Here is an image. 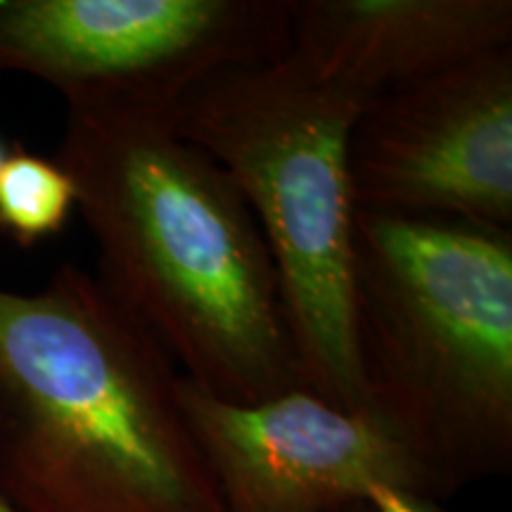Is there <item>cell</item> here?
I'll use <instances>...</instances> for the list:
<instances>
[{
	"label": "cell",
	"instance_id": "277c9868",
	"mask_svg": "<svg viewBox=\"0 0 512 512\" xmlns=\"http://www.w3.org/2000/svg\"><path fill=\"white\" fill-rule=\"evenodd\" d=\"M366 102L285 57L221 69L166 112L245 197L271 254L304 387L366 411L354 342L349 140Z\"/></svg>",
	"mask_w": 512,
	"mask_h": 512
},
{
	"label": "cell",
	"instance_id": "8fae6325",
	"mask_svg": "<svg viewBox=\"0 0 512 512\" xmlns=\"http://www.w3.org/2000/svg\"><path fill=\"white\" fill-rule=\"evenodd\" d=\"M10 147H12V145L8 143V140L0 136V169H3L5 159H8V155H10Z\"/></svg>",
	"mask_w": 512,
	"mask_h": 512
},
{
	"label": "cell",
	"instance_id": "8992f818",
	"mask_svg": "<svg viewBox=\"0 0 512 512\" xmlns=\"http://www.w3.org/2000/svg\"><path fill=\"white\" fill-rule=\"evenodd\" d=\"M356 211L512 226V48L382 95L351 128Z\"/></svg>",
	"mask_w": 512,
	"mask_h": 512
},
{
	"label": "cell",
	"instance_id": "7c38bea8",
	"mask_svg": "<svg viewBox=\"0 0 512 512\" xmlns=\"http://www.w3.org/2000/svg\"><path fill=\"white\" fill-rule=\"evenodd\" d=\"M339 512H373L368 508V503L363 501V503H354V505H349V508H344V510H339Z\"/></svg>",
	"mask_w": 512,
	"mask_h": 512
},
{
	"label": "cell",
	"instance_id": "4fadbf2b",
	"mask_svg": "<svg viewBox=\"0 0 512 512\" xmlns=\"http://www.w3.org/2000/svg\"><path fill=\"white\" fill-rule=\"evenodd\" d=\"M0 512H19V510L8 501V498L0 494Z\"/></svg>",
	"mask_w": 512,
	"mask_h": 512
},
{
	"label": "cell",
	"instance_id": "6da1fadb",
	"mask_svg": "<svg viewBox=\"0 0 512 512\" xmlns=\"http://www.w3.org/2000/svg\"><path fill=\"white\" fill-rule=\"evenodd\" d=\"M55 162L98 247L95 278L185 380L233 403L304 387L245 197L166 114L67 107Z\"/></svg>",
	"mask_w": 512,
	"mask_h": 512
},
{
	"label": "cell",
	"instance_id": "3957f363",
	"mask_svg": "<svg viewBox=\"0 0 512 512\" xmlns=\"http://www.w3.org/2000/svg\"><path fill=\"white\" fill-rule=\"evenodd\" d=\"M354 342L366 411L437 498L512 470V230L354 216Z\"/></svg>",
	"mask_w": 512,
	"mask_h": 512
},
{
	"label": "cell",
	"instance_id": "52a82bcc",
	"mask_svg": "<svg viewBox=\"0 0 512 512\" xmlns=\"http://www.w3.org/2000/svg\"><path fill=\"white\" fill-rule=\"evenodd\" d=\"M192 439L228 512H339L373 486L439 501L406 444L370 411L297 387L261 403L216 399L181 375Z\"/></svg>",
	"mask_w": 512,
	"mask_h": 512
},
{
	"label": "cell",
	"instance_id": "ba28073f",
	"mask_svg": "<svg viewBox=\"0 0 512 512\" xmlns=\"http://www.w3.org/2000/svg\"><path fill=\"white\" fill-rule=\"evenodd\" d=\"M498 48H512L510 0H292L283 57L368 105Z\"/></svg>",
	"mask_w": 512,
	"mask_h": 512
},
{
	"label": "cell",
	"instance_id": "30bf717a",
	"mask_svg": "<svg viewBox=\"0 0 512 512\" xmlns=\"http://www.w3.org/2000/svg\"><path fill=\"white\" fill-rule=\"evenodd\" d=\"M366 503L373 512H444L434 498L399 486H373L366 494Z\"/></svg>",
	"mask_w": 512,
	"mask_h": 512
},
{
	"label": "cell",
	"instance_id": "9c48e42d",
	"mask_svg": "<svg viewBox=\"0 0 512 512\" xmlns=\"http://www.w3.org/2000/svg\"><path fill=\"white\" fill-rule=\"evenodd\" d=\"M76 209V188L55 159L12 143L0 169V235L31 249L60 235Z\"/></svg>",
	"mask_w": 512,
	"mask_h": 512
},
{
	"label": "cell",
	"instance_id": "7a4b0ae2",
	"mask_svg": "<svg viewBox=\"0 0 512 512\" xmlns=\"http://www.w3.org/2000/svg\"><path fill=\"white\" fill-rule=\"evenodd\" d=\"M0 494L19 512H228L174 361L74 264L0 287Z\"/></svg>",
	"mask_w": 512,
	"mask_h": 512
},
{
	"label": "cell",
	"instance_id": "5b68a950",
	"mask_svg": "<svg viewBox=\"0 0 512 512\" xmlns=\"http://www.w3.org/2000/svg\"><path fill=\"white\" fill-rule=\"evenodd\" d=\"M292 0H0V74L67 107L166 114L195 83L280 60Z\"/></svg>",
	"mask_w": 512,
	"mask_h": 512
}]
</instances>
